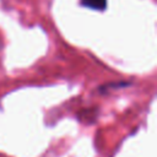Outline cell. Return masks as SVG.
<instances>
[{
	"label": "cell",
	"mask_w": 157,
	"mask_h": 157,
	"mask_svg": "<svg viewBox=\"0 0 157 157\" xmlns=\"http://www.w3.org/2000/svg\"><path fill=\"white\" fill-rule=\"evenodd\" d=\"M81 4L86 7L103 11L107 7V0H81Z\"/></svg>",
	"instance_id": "cell-1"
},
{
	"label": "cell",
	"mask_w": 157,
	"mask_h": 157,
	"mask_svg": "<svg viewBox=\"0 0 157 157\" xmlns=\"http://www.w3.org/2000/svg\"><path fill=\"white\" fill-rule=\"evenodd\" d=\"M77 117L80 118V120H83V121H88V123H91V121H93L94 119H96V117H97V109H85V110H82V112H80L78 114H77Z\"/></svg>",
	"instance_id": "cell-2"
}]
</instances>
